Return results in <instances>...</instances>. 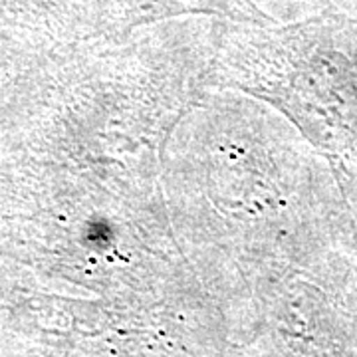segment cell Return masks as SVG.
<instances>
[{
	"instance_id": "1",
	"label": "cell",
	"mask_w": 357,
	"mask_h": 357,
	"mask_svg": "<svg viewBox=\"0 0 357 357\" xmlns=\"http://www.w3.org/2000/svg\"><path fill=\"white\" fill-rule=\"evenodd\" d=\"M298 112L312 139L340 153L357 139V26L328 20L294 34Z\"/></svg>"
}]
</instances>
